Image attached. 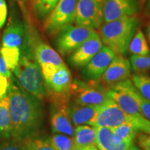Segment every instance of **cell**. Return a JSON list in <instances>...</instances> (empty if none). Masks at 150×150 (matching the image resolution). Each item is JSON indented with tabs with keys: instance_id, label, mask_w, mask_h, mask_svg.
<instances>
[{
	"instance_id": "603a6c76",
	"label": "cell",
	"mask_w": 150,
	"mask_h": 150,
	"mask_svg": "<svg viewBox=\"0 0 150 150\" xmlns=\"http://www.w3.org/2000/svg\"><path fill=\"white\" fill-rule=\"evenodd\" d=\"M50 142L56 150H76L73 136L55 134L50 138Z\"/></svg>"
},
{
	"instance_id": "8d00e7d4",
	"label": "cell",
	"mask_w": 150,
	"mask_h": 150,
	"mask_svg": "<svg viewBox=\"0 0 150 150\" xmlns=\"http://www.w3.org/2000/svg\"><path fill=\"white\" fill-rule=\"evenodd\" d=\"M128 150H140V149H138V147H136V146H134V145H132L131 146V147L129 148Z\"/></svg>"
},
{
	"instance_id": "277c9868",
	"label": "cell",
	"mask_w": 150,
	"mask_h": 150,
	"mask_svg": "<svg viewBox=\"0 0 150 150\" xmlns=\"http://www.w3.org/2000/svg\"><path fill=\"white\" fill-rule=\"evenodd\" d=\"M136 16L126 17L106 22L100 27L102 42L117 55H124L128 51L130 41L139 26Z\"/></svg>"
},
{
	"instance_id": "ab89813d",
	"label": "cell",
	"mask_w": 150,
	"mask_h": 150,
	"mask_svg": "<svg viewBox=\"0 0 150 150\" xmlns=\"http://www.w3.org/2000/svg\"></svg>"
},
{
	"instance_id": "74e56055",
	"label": "cell",
	"mask_w": 150,
	"mask_h": 150,
	"mask_svg": "<svg viewBox=\"0 0 150 150\" xmlns=\"http://www.w3.org/2000/svg\"><path fill=\"white\" fill-rule=\"evenodd\" d=\"M138 1H139V4H140V6H144L145 5V4L146 2V0H138Z\"/></svg>"
},
{
	"instance_id": "f35d334b",
	"label": "cell",
	"mask_w": 150,
	"mask_h": 150,
	"mask_svg": "<svg viewBox=\"0 0 150 150\" xmlns=\"http://www.w3.org/2000/svg\"><path fill=\"white\" fill-rule=\"evenodd\" d=\"M147 59L148 63H149V65H150V54H149L148 56H147Z\"/></svg>"
},
{
	"instance_id": "f546056e",
	"label": "cell",
	"mask_w": 150,
	"mask_h": 150,
	"mask_svg": "<svg viewBox=\"0 0 150 150\" xmlns=\"http://www.w3.org/2000/svg\"><path fill=\"white\" fill-rule=\"evenodd\" d=\"M137 143L142 150H150V134L140 132L137 136Z\"/></svg>"
},
{
	"instance_id": "d6986e66",
	"label": "cell",
	"mask_w": 150,
	"mask_h": 150,
	"mask_svg": "<svg viewBox=\"0 0 150 150\" xmlns=\"http://www.w3.org/2000/svg\"><path fill=\"white\" fill-rule=\"evenodd\" d=\"M12 123L9 107L8 95L0 99V139L8 140L11 138Z\"/></svg>"
},
{
	"instance_id": "7402d4cb",
	"label": "cell",
	"mask_w": 150,
	"mask_h": 150,
	"mask_svg": "<svg viewBox=\"0 0 150 150\" xmlns=\"http://www.w3.org/2000/svg\"><path fill=\"white\" fill-rule=\"evenodd\" d=\"M0 54L6 66L11 71H13L18 65L21 55V49L4 48L0 46Z\"/></svg>"
},
{
	"instance_id": "ac0fdd59",
	"label": "cell",
	"mask_w": 150,
	"mask_h": 150,
	"mask_svg": "<svg viewBox=\"0 0 150 150\" xmlns=\"http://www.w3.org/2000/svg\"><path fill=\"white\" fill-rule=\"evenodd\" d=\"M74 139L76 150H80L89 146L96 145L97 133L95 127L79 125L74 129Z\"/></svg>"
},
{
	"instance_id": "5bb4252c",
	"label": "cell",
	"mask_w": 150,
	"mask_h": 150,
	"mask_svg": "<svg viewBox=\"0 0 150 150\" xmlns=\"http://www.w3.org/2000/svg\"><path fill=\"white\" fill-rule=\"evenodd\" d=\"M24 24L18 14L12 11L6 29L1 37V47L21 49L24 38Z\"/></svg>"
},
{
	"instance_id": "4fadbf2b",
	"label": "cell",
	"mask_w": 150,
	"mask_h": 150,
	"mask_svg": "<svg viewBox=\"0 0 150 150\" xmlns=\"http://www.w3.org/2000/svg\"><path fill=\"white\" fill-rule=\"evenodd\" d=\"M115 55L111 49L103 46L83 67L82 70L83 76L88 80H99Z\"/></svg>"
},
{
	"instance_id": "f1b7e54d",
	"label": "cell",
	"mask_w": 150,
	"mask_h": 150,
	"mask_svg": "<svg viewBox=\"0 0 150 150\" xmlns=\"http://www.w3.org/2000/svg\"><path fill=\"white\" fill-rule=\"evenodd\" d=\"M0 150H27L24 140L8 139L0 142Z\"/></svg>"
},
{
	"instance_id": "ba28073f",
	"label": "cell",
	"mask_w": 150,
	"mask_h": 150,
	"mask_svg": "<svg viewBox=\"0 0 150 150\" xmlns=\"http://www.w3.org/2000/svg\"><path fill=\"white\" fill-rule=\"evenodd\" d=\"M95 31L91 28L71 24L56 33L55 46L61 55L71 54Z\"/></svg>"
},
{
	"instance_id": "6da1fadb",
	"label": "cell",
	"mask_w": 150,
	"mask_h": 150,
	"mask_svg": "<svg viewBox=\"0 0 150 150\" xmlns=\"http://www.w3.org/2000/svg\"><path fill=\"white\" fill-rule=\"evenodd\" d=\"M8 95L12 123L11 139L24 140L35 136L44 118L40 100L24 91L13 76Z\"/></svg>"
},
{
	"instance_id": "5b68a950",
	"label": "cell",
	"mask_w": 150,
	"mask_h": 150,
	"mask_svg": "<svg viewBox=\"0 0 150 150\" xmlns=\"http://www.w3.org/2000/svg\"><path fill=\"white\" fill-rule=\"evenodd\" d=\"M124 124L132 125L137 131L150 134V120L143 115H129L112 99L102 106L92 127L112 129Z\"/></svg>"
},
{
	"instance_id": "7a4b0ae2",
	"label": "cell",
	"mask_w": 150,
	"mask_h": 150,
	"mask_svg": "<svg viewBox=\"0 0 150 150\" xmlns=\"http://www.w3.org/2000/svg\"><path fill=\"white\" fill-rule=\"evenodd\" d=\"M18 83L28 93L43 100L47 97L40 65L38 63L29 41L24 36L19 63L13 71Z\"/></svg>"
},
{
	"instance_id": "83f0119b",
	"label": "cell",
	"mask_w": 150,
	"mask_h": 150,
	"mask_svg": "<svg viewBox=\"0 0 150 150\" xmlns=\"http://www.w3.org/2000/svg\"><path fill=\"white\" fill-rule=\"evenodd\" d=\"M132 92L133 95L136 99L138 106H139V109L141 114L145 118L150 120V101L142 97L139 92L137 91L135 86L133 88Z\"/></svg>"
},
{
	"instance_id": "52a82bcc",
	"label": "cell",
	"mask_w": 150,
	"mask_h": 150,
	"mask_svg": "<svg viewBox=\"0 0 150 150\" xmlns=\"http://www.w3.org/2000/svg\"><path fill=\"white\" fill-rule=\"evenodd\" d=\"M77 0H59L45 18L44 29L49 34H56L62 29L75 22Z\"/></svg>"
},
{
	"instance_id": "d590c367",
	"label": "cell",
	"mask_w": 150,
	"mask_h": 150,
	"mask_svg": "<svg viewBox=\"0 0 150 150\" xmlns=\"http://www.w3.org/2000/svg\"><path fill=\"white\" fill-rule=\"evenodd\" d=\"M147 37L148 39V41H149L150 44V22L148 24L147 27Z\"/></svg>"
},
{
	"instance_id": "9a60e30c",
	"label": "cell",
	"mask_w": 150,
	"mask_h": 150,
	"mask_svg": "<svg viewBox=\"0 0 150 150\" xmlns=\"http://www.w3.org/2000/svg\"><path fill=\"white\" fill-rule=\"evenodd\" d=\"M50 124L55 134L74 136V129L67 110V104H52Z\"/></svg>"
},
{
	"instance_id": "3957f363",
	"label": "cell",
	"mask_w": 150,
	"mask_h": 150,
	"mask_svg": "<svg viewBox=\"0 0 150 150\" xmlns=\"http://www.w3.org/2000/svg\"><path fill=\"white\" fill-rule=\"evenodd\" d=\"M40 67L47 97L52 104H68L72 99L74 79L67 65L45 63Z\"/></svg>"
},
{
	"instance_id": "7c38bea8",
	"label": "cell",
	"mask_w": 150,
	"mask_h": 150,
	"mask_svg": "<svg viewBox=\"0 0 150 150\" xmlns=\"http://www.w3.org/2000/svg\"><path fill=\"white\" fill-rule=\"evenodd\" d=\"M102 47L103 42L100 35L95 31L91 36L70 54L69 62L72 66L76 68H82L93 59Z\"/></svg>"
},
{
	"instance_id": "836d02e7",
	"label": "cell",
	"mask_w": 150,
	"mask_h": 150,
	"mask_svg": "<svg viewBox=\"0 0 150 150\" xmlns=\"http://www.w3.org/2000/svg\"><path fill=\"white\" fill-rule=\"evenodd\" d=\"M80 150H99L98 147H97V145H93V146H89V147H85L83 149H80Z\"/></svg>"
},
{
	"instance_id": "d4e9b609",
	"label": "cell",
	"mask_w": 150,
	"mask_h": 150,
	"mask_svg": "<svg viewBox=\"0 0 150 150\" xmlns=\"http://www.w3.org/2000/svg\"><path fill=\"white\" fill-rule=\"evenodd\" d=\"M27 150H56L50 138L33 136L24 139Z\"/></svg>"
},
{
	"instance_id": "44dd1931",
	"label": "cell",
	"mask_w": 150,
	"mask_h": 150,
	"mask_svg": "<svg viewBox=\"0 0 150 150\" xmlns=\"http://www.w3.org/2000/svg\"><path fill=\"white\" fill-rule=\"evenodd\" d=\"M110 130L112 131L113 139L117 142H134V140L138 132L132 125L129 124H124L110 129Z\"/></svg>"
},
{
	"instance_id": "2e32d148",
	"label": "cell",
	"mask_w": 150,
	"mask_h": 150,
	"mask_svg": "<svg viewBox=\"0 0 150 150\" xmlns=\"http://www.w3.org/2000/svg\"><path fill=\"white\" fill-rule=\"evenodd\" d=\"M102 106H83L75 103L67 104V110L74 126L89 125L93 126Z\"/></svg>"
},
{
	"instance_id": "8fae6325",
	"label": "cell",
	"mask_w": 150,
	"mask_h": 150,
	"mask_svg": "<svg viewBox=\"0 0 150 150\" xmlns=\"http://www.w3.org/2000/svg\"><path fill=\"white\" fill-rule=\"evenodd\" d=\"M139 9L138 0H104V22L106 23L126 17L136 16Z\"/></svg>"
},
{
	"instance_id": "cb8c5ba5",
	"label": "cell",
	"mask_w": 150,
	"mask_h": 150,
	"mask_svg": "<svg viewBox=\"0 0 150 150\" xmlns=\"http://www.w3.org/2000/svg\"><path fill=\"white\" fill-rule=\"evenodd\" d=\"M131 81L140 95L150 101V76L134 74L131 76Z\"/></svg>"
},
{
	"instance_id": "4dcf8cb0",
	"label": "cell",
	"mask_w": 150,
	"mask_h": 150,
	"mask_svg": "<svg viewBox=\"0 0 150 150\" xmlns=\"http://www.w3.org/2000/svg\"><path fill=\"white\" fill-rule=\"evenodd\" d=\"M11 77H6V76L0 74V99L8 95Z\"/></svg>"
},
{
	"instance_id": "1f68e13d",
	"label": "cell",
	"mask_w": 150,
	"mask_h": 150,
	"mask_svg": "<svg viewBox=\"0 0 150 150\" xmlns=\"http://www.w3.org/2000/svg\"><path fill=\"white\" fill-rule=\"evenodd\" d=\"M8 8L5 0H0V29L3 27L6 21Z\"/></svg>"
},
{
	"instance_id": "484cf974",
	"label": "cell",
	"mask_w": 150,
	"mask_h": 150,
	"mask_svg": "<svg viewBox=\"0 0 150 150\" xmlns=\"http://www.w3.org/2000/svg\"><path fill=\"white\" fill-rule=\"evenodd\" d=\"M59 0H33V7L36 16L42 20L51 13Z\"/></svg>"
},
{
	"instance_id": "8992f818",
	"label": "cell",
	"mask_w": 150,
	"mask_h": 150,
	"mask_svg": "<svg viewBox=\"0 0 150 150\" xmlns=\"http://www.w3.org/2000/svg\"><path fill=\"white\" fill-rule=\"evenodd\" d=\"M108 90L99 80L83 81L73 80L72 96L74 103L83 106H103L110 101Z\"/></svg>"
},
{
	"instance_id": "9c48e42d",
	"label": "cell",
	"mask_w": 150,
	"mask_h": 150,
	"mask_svg": "<svg viewBox=\"0 0 150 150\" xmlns=\"http://www.w3.org/2000/svg\"><path fill=\"white\" fill-rule=\"evenodd\" d=\"M104 0H77L75 24L93 29L100 28L104 22Z\"/></svg>"
},
{
	"instance_id": "d6a6232c",
	"label": "cell",
	"mask_w": 150,
	"mask_h": 150,
	"mask_svg": "<svg viewBox=\"0 0 150 150\" xmlns=\"http://www.w3.org/2000/svg\"><path fill=\"white\" fill-rule=\"evenodd\" d=\"M16 1H18L19 4H20V6H21L22 11H23L24 13L27 12V11H26V8H25V3L27 0H16Z\"/></svg>"
},
{
	"instance_id": "e0dca14e",
	"label": "cell",
	"mask_w": 150,
	"mask_h": 150,
	"mask_svg": "<svg viewBox=\"0 0 150 150\" xmlns=\"http://www.w3.org/2000/svg\"><path fill=\"white\" fill-rule=\"evenodd\" d=\"M96 129V145L99 150H128L133 142H116L112 131L107 127H95Z\"/></svg>"
},
{
	"instance_id": "4316f807",
	"label": "cell",
	"mask_w": 150,
	"mask_h": 150,
	"mask_svg": "<svg viewBox=\"0 0 150 150\" xmlns=\"http://www.w3.org/2000/svg\"><path fill=\"white\" fill-rule=\"evenodd\" d=\"M131 67L136 74H146L150 71L147 56L132 55L130 58Z\"/></svg>"
},
{
	"instance_id": "30bf717a",
	"label": "cell",
	"mask_w": 150,
	"mask_h": 150,
	"mask_svg": "<svg viewBox=\"0 0 150 150\" xmlns=\"http://www.w3.org/2000/svg\"><path fill=\"white\" fill-rule=\"evenodd\" d=\"M131 67L130 61L124 55L116 54L111 63L103 73L99 81L108 89L117 83L129 79Z\"/></svg>"
},
{
	"instance_id": "e575fe53",
	"label": "cell",
	"mask_w": 150,
	"mask_h": 150,
	"mask_svg": "<svg viewBox=\"0 0 150 150\" xmlns=\"http://www.w3.org/2000/svg\"><path fill=\"white\" fill-rule=\"evenodd\" d=\"M146 11L147 13L150 16V0H146Z\"/></svg>"
},
{
	"instance_id": "ffe728a7",
	"label": "cell",
	"mask_w": 150,
	"mask_h": 150,
	"mask_svg": "<svg viewBox=\"0 0 150 150\" xmlns=\"http://www.w3.org/2000/svg\"><path fill=\"white\" fill-rule=\"evenodd\" d=\"M128 51L132 55L147 56L150 54V50L147 40L140 29H137L130 41Z\"/></svg>"
}]
</instances>
